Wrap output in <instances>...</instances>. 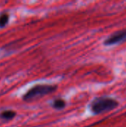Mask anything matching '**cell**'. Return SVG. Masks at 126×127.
<instances>
[{"label":"cell","instance_id":"6da1fadb","mask_svg":"<svg viewBox=\"0 0 126 127\" xmlns=\"http://www.w3.org/2000/svg\"><path fill=\"white\" fill-rule=\"evenodd\" d=\"M119 105L117 100L109 97H99L90 104V109L94 115H100L115 109Z\"/></svg>","mask_w":126,"mask_h":127},{"label":"cell","instance_id":"7a4b0ae2","mask_svg":"<svg viewBox=\"0 0 126 127\" xmlns=\"http://www.w3.org/2000/svg\"><path fill=\"white\" fill-rule=\"evenodd\" d=\"M57 86L48 85V84H39L32 87L27 91L23 96V100L25 101H31L35 99H38L41 97L51 94L56 92Z\"/></svg>","mask_w":126,"mask_h":127},{"label":"cell","instance_id":"3957f363","mask_svg":"<svg viewBox=\"0 0 126 127\" xmlns=\"http://www.w3.org/2000/svg\"><path fill=\"white\" fill-rule=\"evenodd\" d=\"M126 41V28L112 33L104 41L105 45H114Z\"/></svg>","mask_w":126,"mask_h":127},{"label":"cell","instance_id":"277c9868","mask_svg":"<svg viewBox=\"0 0 126 127\" xmlns=\"http://www.w3.org/2000/svg\"><path fill=\"white\" fill-rule=\"evenodd\" d=\"M66 106V101L62 98H57L53 100L52 103V107L57 110H61L65 109Z\"/></svg>","mask_w":126,"mask_h":127},{"label":"cell","instance_id":"5b68a950","mask_svg":"<svg viewBox=\"0 0 126 127\" xmlns=\"http://www.w3.org/2000/svg\"><path fill=\"white\" fill-rule=\"evenodd\" d=\"M16 116V112L11 110H6L0 114V117L5 120H10Z\"/></svg>","mask_w":126,"mask_h":127},{"label":"cell","instance_id":"8992f818","mask_svg":"<svg viewBox=\"0 0 126 127\" xmlns=\"http://www.w3.org/2000/svg\"><path fill=\"white\" fill-rule=\"evenodd\" d=\"M9 19V16L6 13H3L0 15V27L2 28L6 25Z\"/></svg>","mask_w":126,"mask_h":127}]
</instances>
